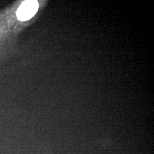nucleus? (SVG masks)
Returning <instances> with one entry per match:
<instances>
[{
  "label": "nucleus",
  "mask_w": 154,
  "mask_h": 154,
  "mask_svg": "<svg viewBox=\"0 0 154 154\" xmlns=\"http://www.w3.org/2000/svg\"><path fill=\"white\" fill-rule=\"evenodd\" d=\"M39 8L37 1H25L18 8L17 16L20 21H27L32 18L37 13Z\"/></svg>",
  "instance_id": "1"
}]
</instances>
